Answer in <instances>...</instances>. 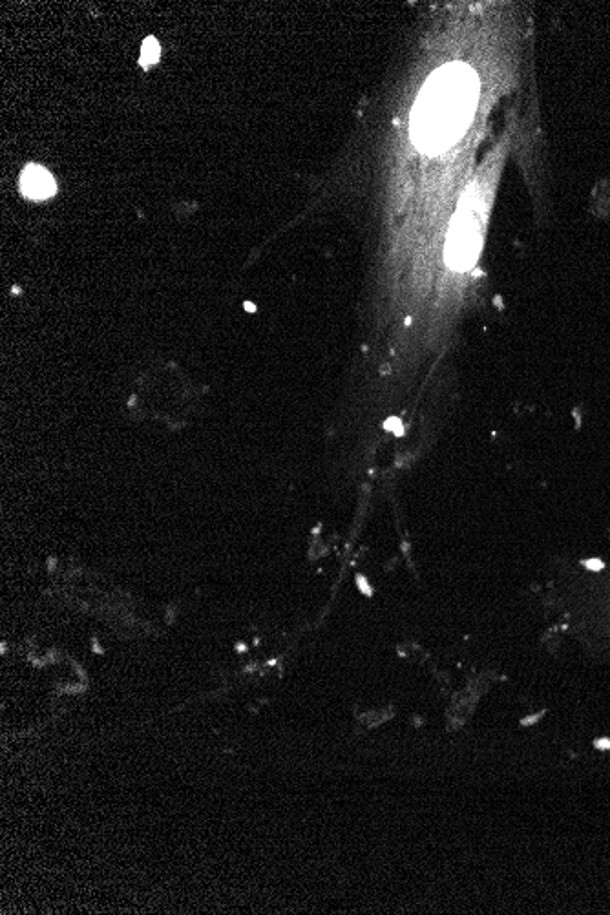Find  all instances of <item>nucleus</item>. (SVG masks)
<instances>
[{
    "label": "nucleus",
    "mask_w": 610,
    "mask_h": 915,
    "mask_svg": "<svg viewBox=\"0 0 610 915\" xmlns=\"http://www.w3.org/2000/svg\"><path fill=\"white\" fill-rule=\"evenodd\" d=\"M22 194L30 200H48L57 190L55 179L48 170L39 165H28L21 174Z\"/></svg>",
    "instance_id": "7ed1b4c3"
},
{
    "label": "nucleus",
    "mask_w": 610,
    "mask_h": 915,
    "mask_svg": "<svg viewBox=\"0 0 610 915\" xmlns=\"http://www.w3.org/2000/svg\"><path fill=\"white\" fill-rule=\"evenodd\" d=\"M245 309H247V311H251V313H254V311H256V307H254L253 304H249V302H247V304H245Z\"/></svg>",
    "instance_id": "39448f33"
},
{
    "label": "nucleus",
    "mask_w": 610,
    "mask_h": 915,
    "mask_svg": "<svg viewBox=\"0 0 610 915\" xmlns=\"http://www.w3.org/2000/svg\"><path fill=\"white\" fill-rule=\"evenodd\" d=\"M479 81L470 66L446 64L430 77L413 112V137L419 147L439 152L463 136L474 116Z\"/></svg>",
    "instance_id": "f257e3e1"
},
{
    "label": "nucleus",
    "mask_w": 610,
    "mask_h": 915,
    "mask_svg": "<svg viewBox=\"0 0 610 915\" xmlns=\"http://www.w3.org/2000/svg\"><path fill=\"white\" fill-rule=\"evenodd\" d=\"M481 234L474 221L457 216L452 223L446 243V263L453 271H468L481 253Z\"/></svg>",
    "instance_id": "f03ea898"
},
{
    "label": "nucleus",
    "mask_w": 610,
    "mask_h": 915,
    "mask_svg": "<svg viewBox=\"0 0 610 915\" xmlns=\"http://www.w3.org/2000/svg\"><path fill=\"white\" fill-rule=\"evenodd\" d=\"M159 57H161V46H159L158 39L147 37L141 46V64L148 68V66L158 63Z\"/></svg>",
    "instance_id": "20e7f679"
}]
</instances>
